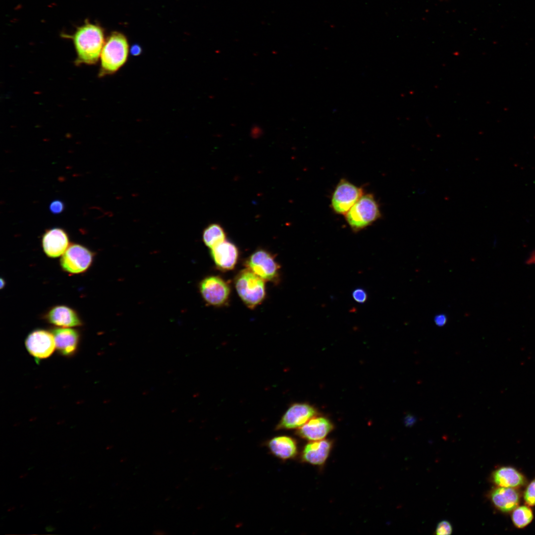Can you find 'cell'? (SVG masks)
Segmentation results:
<instances>
[{"label":"cell","instance_id":"11","mask_svg":"<svg viewBox=\"0 0 535 535\" xmlns=\"http://www.w3.org/2000/svg\"><path fill=\"white\" fill-rule=\"evenodd\" d=\"M210 250L211 256L218 269L225 271L235 268L239 259V252L237 246L233 242L226 239Z\"/></svg>","mask_w":535,"mask_h":535},{"label":"cell","instance_id":"13","mask_svg":"<svg viewBox=\"0 0 535 535\" xmlns=\"http://www.w3.org/2000/svg\"><path fill=\"white\" fill-rule=\"evenodd\" d=\"M55 349L58 353L66 357L74 356L77 352L79 343L77 330L69 327L56 328L53 330Z\"/></svg>","mask_w":535,"mask_h":535},{"label":"cell","instance_id":"15","mask_svg":"<svg viewBox=\"0 0 535 535\" xmlns=\"http://www.w3.org/2000/svg\"><path fill=\"white\" fill-rule=\"evenodd\" d=\"M490 497L494 506L503 512L513 511L520 502V494L515 488L498 486L492 490Z\"/></svg>","mask_w":535,"mask_h":535},{"label":"cell","instance_id":"16","mask_svg":"<svg viewBox=\"0 0 535 535\" xmlns=\"http://www.w3.org/2000/svg\"><path fill=\"white\" fill-rule=\"evenodd\" d=\"M332 447V442L326 439L312 441L304 448L302 458L313 465H321L328 458Z\"/></svg>","mask_w":535,"mask_h":535},{"label":"cell","instance_id":"7","mask_svg":"<svg viewBox=\"0 0 535 535\" xmlns=\"http://www.w3.org/2000/svg\"><path fill=\"white\" fill-rule=\"evenodd\" d=\"M363 190L360 187L342 179L337 184L332 193L331 207L334 213L345 214L363 196Z\"/></svg>","mask_w":535,"mask_h":535},{"label":"cell","instance_id":"14","mask_svg":"<svg viewBox=\"0 0 535 535\" xmlns=\"http://www.w3.org/2000/svg\"><path fill=\"white\" fill-rule=\"evenodd\" d=\"M331 422L323 417H314L299 428L297 434L311 441L323 439L333 429Z\"/></svg>","mask_w":535,"mask_h":535},{"label":"cell","instance_id":"19","mask_svg":"<svg viewBox=\"0 0 535 535\" xmlns=\"http://www.w3.org/2000/svg\"><path fill=\"white\" fill-rule=\"evenodd\" d=\"M268 445L271 452L282 459L293 458L297 452L296 441L289 436L275 437L269 441Z\"/></svg>","mask_w":535,"mask_h":535},{"label":"cell","instance_id":"23","mask_svg":"<svg viewBox=\"0 0 535 535\" xmlns=\"http://www.w3.org/2000/svg\"><path fill=\"white\" fill-rule=\"evenodd\" d=\"M435 531V534L438 535H450L452 527L448 521L443 520L438 524Z\"/></svg>","mask_w":535,"mask_h":535},{"label":"cell","instance_id":"29","mask_svg":"<svg viewBox=\"0 0 535 535\" xmlns=\"http://www.w3.org/2000/svg\"><path fill=\"white\" fill-rule=\"evenodd\" d=\"M28 475L27 473H25L21 475L19 477L20 478L22 479L25 478Z\"/></svg>","mask_w":535,"mask_h":535},{"label":"cell","instance_id":"27","mask_svg":"<svg viewBox=\"0 0 535 535\" xmlns=\"http://www.w3.org/2000/svg\"><path fill=\"white\" fill-rule=\"evenodd\" d=\"M416 421V418L410 414H408L404 419V423L408 427L412 426Z\"/></svg>","mask_w":535,"mask_h":535},{"label":"cell","instance_id":"28","mask_svg":"<svg viewBox=\"0 0 535 535\" xmlns=\"http://www.w3.org/2000/svg\"><path fill=\"white\" fill-rule=\"evenodd\" d=\"M45 530L47 532H52L55 530V528L51 525H49L45 528Z\"/></svg>","mask_w":535,"mask_h":535},{"label":"cell","instance_id":"33","mask_svg":"<svg viewBox=\"0 0 535 535\" xmlns=\"http://www.w3.org/2000/svg\"><path fill=\"white\" fill-rule=\"evenodd\" d=\"M62 511H63V510H62V509H61V510H58V511H57V512H56V513H59V512H61Z\"/></svg>","mask_w":535,"mask_h":535},{"label":"cell","instance_id":"25","mask_svg":"<svg viewBox=\"0 0 535 535\" xmlns=\"http://www.w3.org/2000/svg\"><path fill=\"white\" fill-rule=\"evenodd\" d=\"M64 205L63 203L59 200H55L52 201L49 206L50 211L54 214H59L61 213L64 210Z\"/></svg>","mask_w":535,"mask_h":535},{"label":"cell","instance_id":"18","mask_svg":"<svg viewBox=\"0 0 535 535\" xmlns=\"http://www.w3.org/2000/svg\"><path fill=\"white\" fill-rule=\"evenodd\" d=\"M492 481L498 486L516 488L525 483L524 476L515 469L503 467L495 470L492 474Z\"/></svg>","mask_w":535,"mask_h":535},{"label":"cell","instance_id":"2","mask_svg":"<svg viewBox=\"0 0 535 535\" xmlns=\"http://www.w3.org/2000/svg\"><path fill=\"white\" fill-rule=\"evenodd\" d=\"M128 52L126 38L117 32L112 33L105 42L101 53L99 76L117 71L125 63Z\"/></svg>","mask_w":535,"mask_h":535},{"label":"cell","instance_id":"8","mask_svg":"<svg viewBox=\"0 0 535 535\" xmlns=\"http://www.w3.org/2000/svg\"><path fill=\"white\" fill-rule=\"evenodd\" d=\"M25 345L37 363L50 357L55 349L53 334L44 329H36L30 333L25 339Z\"/></svg>","mask_w":535,"mask_h":535},{"label":"cell","instance_id":"17","mask_svg":"<svg viewBox=\"0 0 535 535\" xmlns=\"http://www.w3.org/2000/svg\"><path fill=\"white\" fill-rule=\"evenodd\" d=\"M47 318L51 323L61 327L78 326L82 324L77 313L65 306L54 307L49 312Z\"/></svg>","mask_w":535,"mask_h":535},{"label":"cell","instance_id":"3","mask_svg":"<svg viewBox=\"0 0 535 535\" xmlns=\"http://www.w3.org/2000/svg\"><path fill=\"white\" fill-rule=\"evenodd\" d=\"M265 280L249 269L240 270L235 276L236 290L243 303L251 309L261 304L266 295Z\"/></svg>","mask_w":535,"mask_h":535},{"label":"cell","instance_id":"6","mask_svg":"<svg viewBox=\"0 0 535 535\" xmlns=\"http://www.w3.org/2000/svg\"><path fill=\"white\" fill-rule=\"evenodd\" d=\"M199 290L204 300L214 307L225 305L229 298L231 289L229 284L218 275H210L199 283Z\"/></svg>","mask_w":535,"mask_h":535},{"label":"cell","instance_id":"26","mask_svg":"<svg viewBox=\"0 0 535 535\" xmlns=\"http://www.w3.org/2000/svg\"><path fill=\"white\" fill-rule=\"evenodd\" d=\"M447 319L444 315L440 314L436 316L434 319L435 324L438 326L444 325L446 322Z\"/></svg>","mask_w":535,"mask_h":535},{"label":"cell","instance_id":"21","mask_svg":"<svg viewBox=\"0 0 535 535\" xmlns=\"http://www.w3.org/2000/svg\"><path fill=\"white\" fill-rule=\"evenodd\" d=\"M512 519L514 525L523 528L529 524L533 519L532 509L527 506H517L513 510Z\"/></svg>","mask_w":535,"mask_h":535},{"label":"cell","instance_id":"5","mask_svg":"<svg viewBox=\"0 0 535 535\" xmlns=\"http://www.w3.org/2000/svg\"><path fill=\"white\" fill-rule=\"evenodd\" d=\"M245 266L266 281H278L280 266L273 255L266 250L254 251L245 261Z\"/></svg>","mask_w":535,"mask_h":535},{"label":"cell","instance_id":"20","mask_svg":"<svg viewBox=\"0 0 535 535\" xmlns=\"http://www.w3.org/2000/svg\"><path fill=\"white\" fill-rule=\"evenodd\" d=\"M202 239L206 246L211 249L226 240V233L220 224L213 223L204 229Z\"/></svg>","mask_w":535,"mask_h":535},{"label":"cell","instance_id":"22","mask_svg":"<svg viewBox=\"0 0 535 535\" xmlns=\"http://www.w3.org/2000/svg\"><path fill=\"white\" fill-rule=\"evenodd\" d=\"M526 504L529 506L535 505V479L527 486L524 494Z\"/></svg>","mask_w":535,"mask_h":535},{"label":"cell","instance_id":"9","mask_svg":"<svg viewBox=\"0 0 535 535\" xmlns=\"http://www.w3.org/2000/svg\"><path fill=\"white\" fill-rule=\"evenodd\" d=\"M92 253L85 247L77 244L68 246L60 259V265L66 271L71 273L84 272L93 261Z\"/></svg>","mask_w":535,"mask_h":535},{"label":"cell","instance_id":"24","mask_svg":"<svg viewBox=\"0 0 535 535\" xmlns=\"http://www.w3.org/2000/svg\"><path fill=\"white\" fill-rule=\"evenodd\" d=\"M353 299L358 303L364 304L368 300V295L366 291L362 288L355 289L352 293Z\"/></svg>","mask_w":535,"mask_h":535},{"label":"cell","instance_id":"30","mask_svg":"<svg viewBox=\"0 0 535 535\" xmlns=\"http://www.w3.org/2000/svg\"><path fill=\"white\" fill-rule=\"evenodd\" d=\"M14 509H15V507H11L9 508L7 510H8V511L10 512V511H13Z\"/></svg>","mask_w":535,"mask_h":535},{"label":"cell","instance_id":"12","mask_svg":"<svg viewBox=\"0 0 535 535\" xmlns=\"http://www.w3.org/2000/svg\"><path fill=\"white\" fill-rule=\"evenodd\" d=\"M42 242L45 253L51 258L62 255L69 246V239L66 232L59 227L46 230L43 236Z\"/></svg>","mask_w":535,"mask_h":535},{"label":"cell","instance_id":"10","mask_svg":"<svg viewBox=\"0 0 535 535\" xmlns=\"http://www.w3.org/2000/svg\"><path fill=\"white\" fill-rule=\"evenodd\" d=\"M316 409L306 403H295L291 405L282 416L277 426L278 429H292L300 428L314 417Z\"/></svg>","mask_w":535,"mask_h":535},{"label":"cell","instance_id":"1","mask_svg":"<svg viewBox=\"0 0 535 535\" xmlns=\"http://www.w3.org/2000/svg\"><path fill=\"white\" fill-rule=\"evenodd\" d=\"M61 36L72 40L76 54V64L92 65L97 62L105 44L104 31L99 25L86 19L73 33H62Z\"/></svg>","mask_w":535,"mask_h":535},{"label":"cell","instance_id":"31","mask_svg":"<svg viewBox=\"0 0 535 535\" xmlns=\"http://www.w3.org/2000/svg\"><path fill=\"white\" fill-rule=\"evenodd\" d=\"M3 283H4V282L3 281V280H2V279H1V284H0V288H2V287L3 286V285H4V284H3Z\"/></svg>","mask_w":535,"mask_h":535},{"label":"cell","instance_id":"32","mask_svg":"<svg viewBox=\"0 0 535 535\" xmlns=\"http://www.w3.org/2000/svg\"><path fill=\"white\" fill-rule=\"evenodd\" d=\"M99 527H100V525H99V524H98V525H95V526L94 527V528H93V529H96L97 528H99Z\"/></svg>","mask_w":535,"mask_h":535},{"label":"cell","instance_id":"4","mask_svg":"<svg viewBox=\"0 0 535 535\" xmlns=\"http://www.w3.org/2000/svg\"><path fill=\"white\" fill-rule=\"evenodd\" d=\"M345 215L351 229L357 232L378 219L381 213L374 196L367 194H363Z\"/></svg>","mask_w":535,"mask_h":535}]
</instances>
